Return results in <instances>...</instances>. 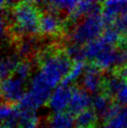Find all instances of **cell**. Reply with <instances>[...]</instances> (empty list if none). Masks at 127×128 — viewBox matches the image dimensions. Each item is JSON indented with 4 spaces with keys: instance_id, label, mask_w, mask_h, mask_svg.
Here are the masks:
<instances>
[{
    "instance_id": "cell-1",
    "label": "cell",
    "mask_w": 127,
    "mask_h": 128,
    "mask_svg": "<svg viewBox=\"0 0 127 128\" xmlns=\"http://www.w3.org/2000/svg\"><path fill=\"white\" fill-rule=\"evenodd\" d=\"M73 61L67 56L66 52H57L46 55L41 61V66L38 72L42 80L52 88L55 89L59 83H62L71 68Z\"/></svg>"
},
{
    "instance_id": "cell-2",
    "label": "cell",
    "mask_w": 127,
    "mask_h": 128,
    "mask_svg": "<svg viewBox=\"0 0 127 128\" xmlns=\"http://www.w3.org/2000/svg\"><path fill=\"white\" fill-rule=\"evenodd\" d=\"M105 25L102 13L87 15L72 30L70 34L71 41L82 46L100 38L105 31Z\"/></svg>"
},
{
    "instance_id": "cell-3",
    "label": "cell",
    "mask_w": 127,
    "mask_h": 128,
    "mask_svg": "<svg viewBox=\"0 0 127 128\" xmlns=\"http://www.w3.org/2000/svg\"><path fill=\"white\" fill-rule=\"evenodd\" d=\"M16 24V32L21 35H36L39 32L40 16L33 2H22L14 6L12 13Z\"/></svg>"
},
{
    "instance_id": "cell-4",
    "label": "cell",
    "mask_w": 127,
    "mask_h": 128,
    "mask_svg": "<svg viewBox=\"0 0 127 128\" xmlns=\"http://www.w3.org/2000/svg\"><path fill=\"white\" fill-rule=\"evenodd\" d=\"M25 92V82L15 76H10L0 82V94L8 103H19Z\"/></svg>"
},
{
    "instance_id": "cell-5",
    "label": "cell",
    "mask_w": 127,
    "mask_h": 128,
    "mask_svg": "<svg viewBox=\"0 0 127 128\" xmlns=\"http://www.w3.org/2000/svg\"><path fill=\"white\" fill-rule=\"evenodd\" d=\"M72 92H73V87L71 86L63 85V84L57 86L52 91L48 102L50 108L54 113L64 112L66 108H68L69 107Z\"/></svg>"
},
{
    "instance_id": "cell-6",
    "label": "cell",
    "mask_w": 127,
    "mask_h": 128,
    "mask_svg": "<svg viewBox=\"0 0 127 128\" xmlns=\"http://www.w3.org/2000/svg\"><path fill=\"white\" fill-rule=\"evenodd\" d=\"M105 78L101 75V70L94 64H88L85 68V71L82 75L81 85L82 89L89 94H97L102 90Z\"/></svg>"
},
{
    "instance_id": "cell-7",
    "label": "cell",
    "mask_w": 127,
    "mask_h": 128,
    "mask_svg": "<svg viewBox=\"0 0 127 128\" xmlns=\"http://www.w3.org/2000/svg\"><path fill=\"white\" fill-rule=\"evenodd\" d=\"M92 99L84 89L73 87V92L71 97L69 107H68V112H70L72 115H78L82 111L88 110L90 105H92Z\"/></svg>"
},
{
    "instance_id": "cell-8",
    "label": "cell",
    "mask_w": 127,
    "mask_h": 128,
    "mask_svg": "<svg viewBox=\"0 0 127 128\" xmlns=\"http://www.w3.org/2000/svg\"><path fill=\"white\" fill-rule=\"evenodd\" d=\"M127 12L126 1H106L102 3V16L106 25L114 24L120 15Z\"/></svg>"
},
{
    "instance_id": "cell-9",
    "label": "cell",
    "mask_w": 127,
    "mask_h": 128,
    "mask_svg": "<svg viewBox=\"0 0 127 128\" xmlns=\"http://www.w3.org/2000/svg\"><path fill=\"white\" fill-rule=\"evenodd\" d=\"M92 110L97 114L99 118L108 121L111 117L112 110L115 107V104L112 103L111 97L105 94H98L94 96L92 102Z\"/></svg>"
},
{
    "instance_id": "cell-10",
    "label": "cell",
    "mask_w": 127,
    "mask_h": 128,
    "mask_svg": "<svg viewBox=\"0 0 127 128\" xmlns=\"http://www.w3.org/2000/svg\"><path fill=\"white\" fill-rule=\"evenodd\" d=\"M117 49L111 46H106L92 64L100 70H110L112 68L117 69Z\"/></svg>"
},
{
    "instance_id": "cell-11",
    "label": "cell",
    "mask_w": 127,
    "mask_h": 128,
    "mask_svg": "<svg viewBox=\"0 0 127 128\" xmlns=\"http://www.w3.org/2000/svg\"><path fill=\"white\" fill-rule=\"evenodd\" d=\"M62 22L56 13L47 11L40 15L39 32L44 35H55L60 31Z\"/></svg>"
},
{
    "instance_id": "cell-12",
    "label": "cell",
    "mask_w": 127,
    "mask_h": 128,
    "mask_svg": "<svg viewBox=\"0 0 127 128\" xmlns=\"http://www.w3.org/2000/svg\"><path fill=\"white\" fill-rule=\"evenodd\" d=\"M50 128H74L75 124L74 115L68 111L54 113L50 118Z\"/></svg>"
},
{
    "instance_id": "cell-13",
    "label": "cell",
    "mask_w": 127,
    "mask_h": 128,
    "mask_svg": "<svg viewBox=\"0 0 127 128\" xmlns=\"http://www.w3.org/2000/svg\"><path fill=\"white\" fill-rule=\"evenodd\" d=\"M98 116L94 110H88L78 114L75 119V124L77 128H96Z\"/></svg>"
},
{
    "instance_id": "cell-14",
    "label": "cell",
    "mask_w": 127,
    "mask_h": 128,
    "mask_svg": "<svg viewBox=\"0 0 127 128\" xmlns=\"http://www.w3.org/2000/svg\"><path fill=\"white\" fill-rule=\"evenodd\" d=\"M124 82V78H122L119 75H117L114 72V74L110 75L104 80V84L102 88L103 94L108 96L110 97H115L117 92L119 91Z\"/></svg>"
},
{
    "instance_id": "cell-15",
    "label": "cell",
    "mask_w": 127,
    "mask_h": 128,
    "mask_svg": "<svg viewBox=\"0 0 127 128\" xmlns=\"http://www.w3.org/2000/svg\"><path fill=\"white\" fill-rule=\"evenodd\" d=\"M19 63L18 55H10L0 59V82L10 77V74L15 71Z\"/></svg>"
},
{
    "instance_id": "cell-16",
    "label": "cell",
    "mask_w": 127,
    "mask_h": 128,
    "mask_svg": "<svg viewBox=\"0 0 127 128\" xmlns=\"http://www.w3.org/2000/svg\"><path fill=\"white\" fill-rule=\"evenodd\" d=\"M108 45L104 43L101 38H98L96 40H94L92 42L86 44L84 46V52L86 59H89L91 61H94L96 59V57L105 50V48Z\"/></svg>"
},
{
    "instance_id": "cell-17",
    "label": "cell",
    "mask_w": 127,
    "mask_h": 128,
    "mask_svg": "<svg viewBox=\"0 0 127 128\" xmlns=\"http://www.w3.org/2000/svg\"><path fill=\"white\" fill-rule=\"evenodd\" d=\"M85 68H86V64H84V62H77V63H74L73 66L71 68V70L66 76V78L63 80V82H62L61 84L70 86L71 83L75 82L80 77L81 75H83V73L85 71Z\"/></svg>"
},
{
    "instance_id": "cell-18",
    "label": "cell",
    "mask_w": 127,
    "mask_h": 128,
    "mask_svg": "<svg viewBox=\"0 0 127 128\" xmlns=\"http://www.w3.org/2000/svg\"><path fill=\"white\" fill-rule=\"evenodd\" d=\"M108 128H127V106L122 107L119 112L108 122Z\"/></svg>"
},
{
    "instance_id": "cell-19",
    "label": "cell",
    "mask_w": 127,
    "mask_h": 128,
    "mask_svg": "<svg viewBox=\"0 0 127 128\" xmlns=\"http://www.w3.org/2000/svg\"><path fill=\"white\" fill-rule=\"evenodd\" d=\"M64 52L75 63H77V62H83L84 59H86L84 47L74 44V43L68 45L66 47Z\"/></svg>"
},
{
    "instance_id": "cell-20",
    "label": "cell",
    "mask_w": 127,
    "mask_h": 128,
    "mask_svg": "<svg viewBox=\"0 0 127 128\" xmlns=\"http://www.w3.org/2000/svg\"><path fill=\"white\" fill-rule=\"evenodd\" d=\"M100 38L104 41L105 44L113 47L116 44L119 45L120 38H122V36L114 27H110V28L106 29L104 31V33H103V35L101 36Z\"/></svg>"
},
{
    "instance_id": "cell-21",
    "label": "cell",
    "mask_w": 127,
    "mask_h": 128,
    "mask_svg": "<svg viewBox=\"0 0 127 128\" xmlns=\"http://www.w3.org/2000/svg\"><path fill=\"white\" fill-rule=\"evenodd\" d=\"M32 72V66L31 64L27 62V61H24V62H20L19 64L14 71V76L20 78L22 80L25 82L27 78L30 77Z\"/></svg>"
},
{
    "instance_id": "cell-22",
    "label": "cell",
    "mask_w": 127,
    "mask_h": 128,
    "mask_svg": "<svg viewBox=\"0 0 127 128\" xmlns=\"http://www.w3.org/2000/svg\"><path fill=\"white\" fill-rule=\"evenodd\" d=\"M34 48H35V41H34V39L29 38L24 40V41H22L19 45V50H18V52H19V56L21 57L28 56L29 54L34 50Z\"/></svg>"
},
{
    "instance_id": "cell-23",
    "label": "cell",
    "mask_w": 127,
    "mask_h": 128,
    "mask_svg": "<svg viewBox=\"0 0 127 128\" xmlns=\"http://www.w3.org/2000/svg\"><path fill=\"white\" fill-rule=\"evenodd\" d=\"M113 26L122 36H127V12L120 15L114 22Z\"/></svg>"
},
{
    "instance_id": "cell-24",
    "label": "cell",
    "mask_w": 127,
    "mask_h": 128,
    "mask_svg": "<svg viewBox=\"0 0 127 128\" xmlns=\"http://www.w3.org/2000/svg\"><path fill=\"white\" fill-rule=\"evenodd\" d=\"M16 107L10 103H2L0 105V122H6L13 115Z\"/></svg>"
},
{
    "instance_id": "cell-25",
    "label": "cell",
    "mask_w": 127,
    "mask_h": 128,
    "mask_svg": "<svg viewBox=\"0 0 127 128\" xmlns=\"http://www.w3.org/2000/svg\"><path fill=\"white\" fill-rule=\"evenodd\" d=\"M115 99L117 101L118 105H122V106H127V82L124 80L120 86L119 91L117 92L115 96Z\"/></svg>"
},
{
    "instance_id": "cell-26",
    "label": "cell",
    "mask_w": 127,
    "mask_h": 128,
    "mask_svg": "<svg viewBox=\"0 0 127 128\" xmlns=\"http://www.w3.org/2000/svg\"><path fill=\"white\" fill-rule=\"evenodd\" d=\"M5 5H7V2L0 1V38L3 36L6 29V22H5V17H6V8Z\"/></svg>"
},
{
    "instance_id": "cell-27",
    "label": "cell",
    "mask_w": 127,
    "mask_h": 128,
    "mask_svg": "<svg viewBox=\"0 0 127 128\" xmlns=\"http://www.w3.org/2000/svg\"><path fill=\"white\" fill-rule=\"evenodd\" d=\"M22 128H38V118L36 115L32 117L27 122H25Z\"/></svg>"
},
{
    "instance_id": "cell-28",
    "label": "cell",
    "mask_w": 127,
    "mask_h": 128,
    "mask_svg": "<svg viewBox=\"0 0 127 128\" xmlns=\"http://www.w3.org/2000/svg\"><path fill=\"white\" fill-rule=\"evenodd\" d=\"M115 73L117 75H119L122 78H124V80L127 82V66L122 68H120V69H119V70H117V71H115Z\"/></svg>"
},
{
    "instance_id": "cell-29",
    "label": "cell",
    "mask_w": 127,
    "mask_h": 128,
    "mask_svg": "<svg viewBox=\"0 0 127 128\" xmlns=\"http://www.w3.org/2000/svg\"><path fill=\"white\" fill-rule=\"evenodd\" d=\"M3 97H2V96H1V94H0V105L2 104V101H3Z\"/></svg>"
},
{
    "instance_id": "cell-30",
    "label": "cell",
    "mask_w": 127,
    "mask_h": 128,
    "mask_svg": "<svg viewBox=\"0 0 127 128\" xmlns=\"http://www.w3.org/2000/svg\"><path fill=\"white\" fill-rule=\"evenodd\" d=\"M100 128H108V126L106 125V126H102V127H100Z\"/></svg>"
},
{
    "instance_id": "cell-31",
    "label": "cell",
    "mask_w": 127,
    "mask_h": 128,
    "mask_svg": "<svg viewBox=\"0 0 127 128\" xmlns=\"http://www.w3.org/2000/svg\"><path fill=\"white\" fill-rule=\"evenodd\" d=\"M0 128H4V127H3V125H2V126H0Z\"/></svg>"
}]
</instances>
